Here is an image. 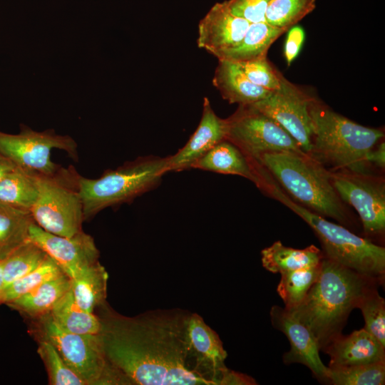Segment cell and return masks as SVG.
<instances>
[{
    "label": "cell",
    "mask_w": 385,
    "mask_h": 385,
    "mask_svg": "<svg viewBox=\"0 0 385 385\" xmlns=\"http://www.w3.org/2000/svg\"><path fill=\"white\" fill-rule=\"evenodd\" d=\"M95 313L99 336L109 363L127 384H214L194 369L188 339V312L155 309L128 317L108 303Z\"/></svg>",
    "instance_id": "1"
},
{
    "label": "cell",
    "mask_w": 385,
    "mask_h": 385,
    "mask_svg": "<svg viewBox=\"0 0 385 385\" xmlns=\"http://www.w3.org/2000/svg\"><path fill=\"white\" fill-rule=\"evenodd\" d=\"M382 284L324 255L318 277L304 299L295 308L286 310L310 330L322 350L342 334L349 314L364 294Z\"/></svg>",
    "instance_id": "2"
},
{
    "label": "cell",
    "mask_w": 385,
    "mask_h": 385,
    "mask_svg": "<svg viewBox=\"0 0 385 385\" xmlns=\"http://www.w3.org/2000/svg\"><path fill=\"white\" fill-rule=\"evenodd\" d=\"M312 126L309 157L322 165L369 174L367 155L384 138L382 130L356 123L312 97Z\"/></svg>",
    "instance_id": "3"
},
{
    "label": "cell",
    "mask_w": 385,
    "mask_h": 385,
    "mask_svg": "<svg viewBox=\"0 0 385 385\" xmlns=\"http://www.w3.org/2000/svg\"><path fill=\"white\" fill-rule=\"evenodd\" d=\"M256 163L267 169L295 202L348 225L347 212L329 172L317 161L305 154L270 153L263 154Z\"/></svg>",
    "instance_id": "4"
},
{
    "label": "cell",
    "mask_w": 385,
    "mask_h": 385,
    "mask_svg": "<svg viewBox=\"0 0 385 385\" xmlns=\"http://www.w3.org/2000/svg\"><path fill=\"white\" fill-rule=\"evenodd\" d=\"M263 186L282 204L302 218L318 237L324 255L360 274L384 284L385 248L360 237L343 225L327 220L292 200L283 190L265 178Z\"/></svg>",
    "instance_id": "5"
},
{
    "label": "cell",
    "mask_w": 385,
    "mask_h": 385,
    "mask_svg": "<svg viewBox=\"0 0 385 385\" xmlns=\"http://www.w3.org/2000/svg\"><path fill=\"white\" fill-rule=\"evenodd\" d=\"M168 173L167 157L138 158L115 170H107L98 178L81 175L78 189L84 221L108 207L129 202L156 187Z\"/></svg>",
    "instance_id": "6"
},
{
    "label": "cell",
    "mask_w": 385,
    "mask_h": 385,
    "mask_svg": "<svg viewBox=\"0 0 385 385\" xmlns=\"http://www.w3.org/2000/svg\"><path fill=\"white\" fill-rule=\"evenodd\" d=\"M29 320L31 336L36 342L51 343L88 385L127 384L106 359L99 334L68 332L58 326L50 314Z\"/></svg>",
    "instance_id": "7"
},
{
    "label": "cell",
    "mask_w": 385,
    "mask_h": 385,
    "mask_svg": "<svg viewBox=\"0 0 385 385\" xmlns=\"http://www.w3.org/2000/svg\"><path fill=\"white\" fill-rule=\"evenodd\" d=\"M79 176L72 166L61 167L52 175L37 174L38 195L30 210L37 225L48 232L63 237H71L83 230L84 217L78 189Z\"/></svg>",
    "instance_id": "8"
},
{
    "label": "cell",
    "mask_w": 385,
    "mask_h": 385,
    "mask_svg": "<svg viewBox=\"0 0 385 385\" xmlns=\"http://www.w3.org/2000/svg\"><path fill=\"white\" fill-rule=\"evenodd\" d=\"M226 120V140L238 147L252 161L257 163L265 153L305 154L282 127L251 105L239 106Z\"/></svg>",
    "instance_id": "9"
},
{
    "label": "cell",
    "mask_w": 385,
    "mask_h": 385,
    "mask_svg": "<svg viewBox=\"0 0 385 385\" xmlns=\"http://www.w3.org/2000/svg\"><path fill=\"white\" fill-rule=\"evenodd\" d=\"M77 148L71 136L56 134L53 129L38 132L21 124L17 134L0 131V153L16 166L43 175H52L61 168L51 160L53 149L65 150L77 161Z\"/></svg>",
    "instance_id": "10"
},
{
    "label": "cell",
    "mask_w": 385,
    "mask_h": 385,
    "mask_svg": "<svg viewBox=\"0 0 385 385\" xmlns=\"http://www.w3.org/2000/svg\"><path fill=\"white\" fill-rule=\"evenodd\" d=\"M331 181L343 202L359 214L368 236L382 235L385 230V185L383 180L369 174L343 170L329 172Z\"/></svg>",
    "instance_id": "11"
},
{
    "label": "cell",
    "mask_w": 385,
    "mask_h": 385,
    "mask_svg": "<svg viewBox=\"0 0 385 385\" xmlns=\"http://www.w3.org/2000/svg\"><path fill=\"white\" fill-rule=\"evenodd\" d=\"M312 97L283 77L280 87L252 106L282 127L309 156L312 126L309 113Z\"/></svg>",
    "instance_id": "12"
},
{
    "label": "cell",
    "mask_w": 385,
    "mask_h": 385,
    "mask_svg": "<svg viewBox=\"0 0 385 385\" xmlns=\"http://www.w3.org/2000/svg\"><path fill=\"white\" fill-rule=\"evenodd\" d=\"M29 240L56 261L70 279L99 261L100 252L93 238L83 230L71 237H63L45 231L34 222L29 227Z\"/></svg>",
    "instance_id": "13"
},
{
    "label": "cell",
    "mask_w": 385,
    "mask_h": 385,
    "mask_svg": "<svg viewBox=\"0 0 385 385\" xmlns=\"http://www.w3.org/2000/svg\"><path fill=\"white\" fill-rule=\"evenodd\" d=\"M270 319L272 326L283 332L289 342L290 349L283 354L284 363L302 364L319 381L328 383V366L321 360L317 341L310 330L277 305L272 307Z\"/></svg>",
    "instance_id": "14"
},
{
    "label": "cell",
    "mask_w": 385,
    "mask_h": 385,
    "mask_svg": "<svg viewBox=\"0 0 385 385\" xmlns=\"http://www.w3.org/2000/svg\"><path fill=\"white\" fill-rule=\"evenodd\" d=\"M188 339L195 371L214 385H222L229 370L225 364L227 351L218 334L198 314H190Z\"/></svg>",
    "instance_id": "15"
},
{
    "label": "cell",
    "mask_w": 385,
    "mask_h": 385,
    "mask_svg": "<svg viewBox=\"0 0 385 385\" xmlns=\"http://www.w3.org/2000/svg\"><path fill=\"white\" fill-rule=\"evenodd\" d=\"M250 24L232 14L225 1L217 2L198 24L197 46L220 60L240 43Z\"/></svg>",
    "instance_id": "16"
},
{
    "label": "cell",
    "mask_w": 385,
    "mask_h": 385,
    "mask_svg": "<svg viewBox=\"0 0 385 385\" xmlns=\"http://www.w3.org/2000/svg\"><path fill=\"white\" fill-rule=\"evenodd\" d=\"M227 120L217 116L210 102L204 98L199 125L186 144L176 153L167 157V170L182 171L192 165L220 142L226 139Z\"/></svg>",
    "instance_id": "17"
},
{
    "label": "cell",
    "mask_w": 385,
    "mask_h": 385,
    "mask_svg": "<svg viewBox=\"0 0 385 385\" xmlns=\"http://www.w3.org/2000/svg\"><path fill=\"white\" fill-rule=\"evenodd\" d=\"M322 351L330 357L329 367L385 361V347L364 328L339 334Z\"/></svg>",
    "instance_id": "18"
},
{
    "label": "cell",
    "mask_w": 385,
    "mask_h": 385,
    "mask_svg": "<svg viewBox=\"0 0 385 385\" xmlns=\"http://www.w3.org/2000/svg\"><path fill=\"white\" fill-rule=\"evenodd\" d=\"M212 84L223 99L239 106L252 105L272 92L252 83L237 63L225 60H218Z\"/></svg>",
    "instance_id": "19"
},
{
    "label": "cell",
    "mask_w": 385,
    "mask_h": 385,
    "mask_svg": "<svg viewBox=\"0 0 385 385\" xmlns=\"http://www.w3.org/2000/svg\"><path fill=\"white\" fill-rule=\"evenodd\" d=\"M255 165L238 147L225 139L199 158L192 168L240 175L260 187L262 180Z\"/></svg>",
    "instance_id": "20"
},
{
    "label": "cell",
    "mask_w": 385,
    "mask_h": 385,
    "mask_svg": "<svg viewBox=\"0 0 385 385\" xmlns=\"http://www.w3.org/2000/svg\"><path fill=\"white\" fill-rule=\"evenodd\" d=\"M71 279L63 274L6 304L29 319L50 314L56 304L71 289Z\"/></svg>",
    "instance_id": "21"
},
{
    "label": "cell",
    "mask_w": 385,
    "mask_h": 385,
    "mask_svg": "<svg viewBox=\"0 0 385 385\" xmlns=\"http://www.w3.org/2000/svg\"><path fill=\"white\" fill-rule=\"evenodd\" d=\"M261 255L264 268L279 274L317 265L324 257L313 245L304 249H295L284 246L279 240L263 249Z\"/></svg>",
    "instance_id": "22"
},
{
    "label": "cell",
    "mask_w": 385,
    "mask_h": 385,
    "mask_svg": "<svg viewBox=\"0 0 385 385\" xmlns=\"http://www.w3.org/2000/svg\"><path fill=\"white\" fill-rule=\"evenodd\" d=\"M285 32L266 22L251 23L240 43L220 60L239 63L267 58L272 44Z\"/></svg>",
    "instance_id": "23"
},
{
    "label": "cell",
    "mask_w": 385,
    "mask_h": 385,
    "mask_svg": "<svg viewBox=\"0 0 385 385\" xmlns=\"http://www.w3.org/2000/svg\"><path fill=\"white\" fill-rule=\"evenodd\" d=\"M108 274L105 267L97 262L71 278V290L77 304L88 312L106 302Z\"/></svg>",
    "instance_id": "24"
},
{
    "label": "cell",
    "mask_w": 385,
    "mask_h": 385,
    "mask_svg": "<svg viewBox=\"0 0 385 385\" xmlns=\"http://www.w3.org/2000/svg\"><path fill=\"white\" fill-rule=\"evenodd\" d=\"M38 195L37 174L16 166L0 182V202L29 211Z\"/></svg>",
    "instance_id": "25"
},
{
    "label": "cell",
    "mask_w": 385,
    "mask_h": 385,
    "mask_svg": "<svg viewBox=\"0 0 385 385\" xmlns=\"http://www.w3.org/2000/svg\"><path fill=\"white\" fill-rule=\"evenodd\" d=\"M50 315L63 329L81 334H99L101 321L95 312H88L76 302L70 289L53 307Z\"/></svg>",
    "instance_id": "26"
},
{
    "label": "cell",
    "mask_w": 385,
    "mask_h": 385,
    "mask_svg": "<svg viewBox=\"0 0 385 385\" xmlns=\"http://www.w3.org/2000/svg\"><path fill=\"white\" fill-rule=\"evenodd\" d=\"M34 220L29 211L0 202V261L29 240Z\"/></svg>",
    "instance_id": "27"
},
{
    "label": "cell",
    "mask_w": 385,
    "mask_h": 385,
    "mask_svg": "<svg viewBox=\"0 0 385 385\" xmlns=\"http://www.w3.org/2000/svg\"><path fill=\"white\" fill-rule=\"evenodd\" d=\"M48 257L38 245L27 240L3 260L4 288L40 266Z\"/></svg>",
    "instance_id": "28"
},
{
    "label": "cell",
    "mask_w": 385,
    "mask_h": 385,
    "mask_svg": "<svg viewBox=\"0 0 385 385\" xmlns=\"http://www.w3.org/2000/svg\"><path fill=\"white\" fill-rule=\"evenodd\" d=\"M321 262L315 266L283 272L277 292L284 304V309L291 310L298 306L317 280Z\"/></svg>",
    "instance_id": "29"
},
{
    "label": "cell",
    "mask_w": 385,
    "mask_h": 385,
    "mask_svg": "<svg viewBox=\"0 0 385 385\" xmlns=\"http://www.w3.org/2000/svg\"><path fill=\"white\" fill-rule=\"evenodd\" d=\"M328 383L334 385H383L385 361L329 367Z\"/></svg>",
    "instance_id": "30"
},
{
    "label": "cell",
    "mask_w": 385,
    "mask_h": 385,
    "mask_svg": "<svg viewBox=\"0 0 385 385\" xmlns=\"http://www.w3.org/2000/svg\"><path fill=\"white\" fill-rule=\"evenodd\" d=\"M65 274L61 267L48 255L36 269L6 286L2 292L0 304L31 292L44 282Z\"/></svg>",
    "instance_id": "31"
},
{
    "label": "cell",
    "mask_w": 385,
    "mask_h": 385,
    "mask_svg": "<svg viewBox=\"0 0 385 385\" xmlns=\"http://www.w3.org/2000/svg\"><path fill=\"white\" fill-rule=\"evenodd\" d=\"M317 0H271L266 23L288 31L316 7Z\"/></svg>",
    "instance_id": "32"
},
{
    "label": "cell",
    "mask_w": 385,
    "mask_h": 385,
    "mask_svg": "<svg viewBox=\"0 0 385 385\" xmlns=\"http://www.w3.org/2000/svg\"><path fill=\"white\" fill-rule=\"evenodd\" d=\"M37 352L46 367L50 385H88L51 343L43 340L37 341Z\"/></svg>",
    "instance_id": "33"
},
{
    "label": "cell",
    "mask_w": 385,
    "mask_h": 385,
    "mask_svg": "<svg viewBox=\"0 0 385 385\" xmlns=\"http://www.w3.org/2000/svg\"><path fill=\"white\" fill-rule=\"evenodd\" d=\"M378 286L369 289L359 302L362 313L364 328L385 347V301L377 290Z\"/></svg>",
    "instance_id": "34"
},
{
    "label": "cell",
    "mask_w": 385,
    "mask_h": 385,
    "mask_svg": "<svg viewBox=\"0 0 385 385\" xmlns=\"http://www.w3.org/2000/svg\"><path fill=\"white\" fill-rule=\"evenodd\" d=\"M237 65L247 78L260 87L273 91L281 86L284 76L267 58L239 63Z\"/></svg>",
    "instance_id": "35"
},
{
    "label": "cell",
    "mask_w": 385,
    "mask_h": 385,
    "mask_svg": "<svg viewBox=\"0 0 385 385\" xmlns=\"http://www.w3.org/2000/svg\"><path fill=\"white\" fill-rule=\"evenodd\" d=\"M271 0H227L230 11L251 23L266 22L265 14Z\"/></svg>",
    "instance_id": "36"
},
{
    "label": "cell",
    "mask_w": 385,
    "mask_h": 385,
    "mask_svg": "<svg viewBox=\"0 0 385 385\" xmlns=\"http://www.w3.org/2000/svg\"><path fill=\"white\" fill-rule=\"evenodd\" d=\"M304 39V31L300 26H294L289 31L287 36L284 55L288 66L297 56Z\"/></svg>",
    "instance_id": "37"
},
{
    "label": "cell",
    "mask_w": 385,
    "mask_h": 385,
    "mask_svg": "<svg viewBox=\"0 0 385 385\" xmlns=\"http://www.w3.org/2000/svg\"><path fill=\"white\" fill-rule=\"evenodd\" d=\"M367 162L369 165H374L379 168L385 167V143L381 142L376 145L367 155Z\"/></svg>",
    "instance_id": "38"
},
{
    "label": "cell",
    "mask_w": 385,
    "mask_h": 385,
    "mask_svg": "<svg viewBox=\"0 0 385 385\" xmlns=\"http://www.w3.org/2000/svg\"><path fill=\"white\" fill-rule=\"evenodd\" d=\"M16 167V165L11 160L0 153V182Z\"/></svg>",
    "instance_id": "39"
},
{
    "label": "cell",
    "mask_w": 385,
    "mask_h": 385,
    "mask_svg": "<svg viewBox=\"0 0 385 385\" xmlns=\"http://www.w3.org/2000/svg\"><path fill=\"white\" fill-rule=\"evenodd\" d=\"M4 289V279L3 274V260L0 261V299Z\"/></svg>",
    "instance_id": "40"
}]
</instances>
